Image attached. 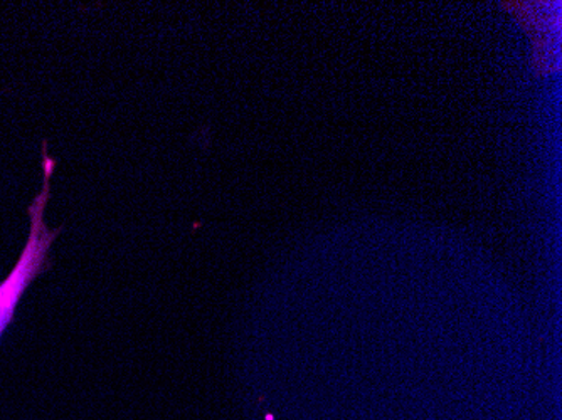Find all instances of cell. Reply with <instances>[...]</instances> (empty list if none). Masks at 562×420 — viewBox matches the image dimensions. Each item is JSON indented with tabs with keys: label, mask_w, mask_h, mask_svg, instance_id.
Here are the masks:
<instances>
[{
	"label": "cell",
	"mask_w": 562,
	"mask_h": 420,
	"mask_svg": "<svg viewBox=\"0 0 562 420\" xmlns=\"http://www.w3.org/2000/svg\"><path fill=\"white\" fill-rule=\"evenodd\" d=\"M56 160L47 155V144H43V189L30 207L31 230L21 258L15 262L14 270L0 283V337L14 320L15 308L21 302L25 290L33 283L37 274L46 268L47 252L58 238L59 229H47L44 224L47 198L50 192V175L55 173Z\"/></svg>",
	"instance_id": "1"
}]
</instances>
